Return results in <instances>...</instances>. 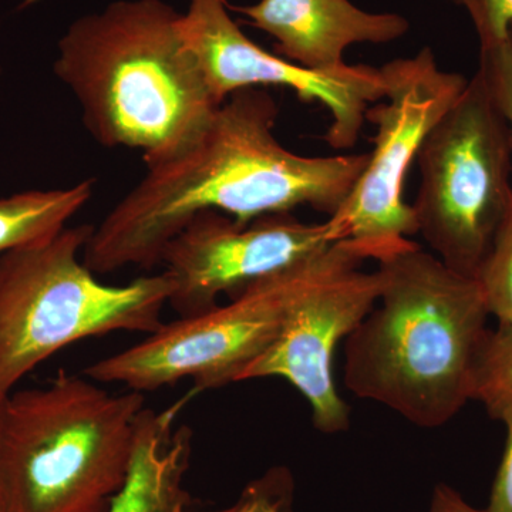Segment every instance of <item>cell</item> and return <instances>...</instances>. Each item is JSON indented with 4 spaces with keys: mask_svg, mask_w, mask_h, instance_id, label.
Segmentation results:
<instances>
[{
    "mask_svg": "<svg viewBox=\"0 0 512 512\" xmlns=\"http://www.w3.org/2000/svg\"><path fill=\"white\" fill-rule=\"evenodd\" d=\"M429 512H487L478 510L464 500L463 495L447 484H437L431 495Z\"/></svg>",
    "mask_w": 512,
    "mask_h": 512,
    "instance_id": "44dd1931",
    "label": "cell"
},
{
    "mask_svg": "<svg viewBox=\"0 0 512 512\" xmlns=\"http://www.w3.org/2000/svg\"><path fill=\"white\" fill-rule=\"evenodd\" d=\"M507 429V439L503 458L491 488L487 512H512V416L503 421Z\"/></svg>",
    "mask_w": 512,
    "mask_h": 512,
    "instance_id": "d6986e66",
    "label": "cell"
},
{
    "mask_svg": "<svg viewBox=\"0 0 512 512\" xmlns=\"http://www.w3.org/2000/svg\"><path fill=\"white\" fill-rule=\"evenodd\" d=\"M187 400L183 397L160 413L144 409L126 483L106 512H198L184 485L192 433L187 427L174 429Z\"/></svg>",
    "mask_w": 512,
    "mask_h": 512,
    "instance_id": "4fadbf2b",
    "label": "cell"
},
{
    "mask_svg": "<svg viewBox=\"0 0 512 512\" xmlns=\"http://www.w3.org/2000/svg\"><path fill=\"white\" fill-rule=\"evenodd\" d=\"M417 234L448 268L476 278L512 200V143L480 69L417 156Z\"/></svg>",
    "mask_w": 512,
    "mask_h": 512,
    "instance_id": "8992f818",
    "label": "cell"
},
{
    "mask_svg": "<svg viewBox=\"0 0 512 512\" xmlns=\"http://www.w3.org/2000/svg\"><path fill=\"white\" fill-rule=\"evenodd\" d=\"M476 279L490 316L512 322V200Z\"/></svg>",
    "mask_w": 512,
    "mask_h": 512,
    "instance_id": "2e32d148",
    "label": "cell"
},
{
    "mask_svg": "<svg viewBox=\"0 0 512 512\" xmlns=\"http://www.w3.org/2000/svg\"><path fill=\"white\" fill-rule=\"evenodd\" d=\"M471 400L501 423L512 416V322L488 329L474 366Z\"/></svg>",
    "mask_w": 512,
    "mask_h": 512,
    "instance_id": "9a60e30c",
    "label": "cell"
},
{
    "mask_svg": "<svg viewBox=\"0 0 512 512\" xmlns=\"http://www.w3.org/2000/svg\"><path fill=\"white\" fill-rule=\"evenodd\" d=\"M164 0H117L74 20L57 45L56 76L107 148L157 163L187 147L220 107Z\"/></svg>",
    "mask_w": 512,
    "mask_h": 512,
    "instance_id": "3957f363",
    "label": "cell"
},
{
    "mask_svg": "<svg viewBox=\"0 0 512 512\" xmlns=\"http://www.w3.org/2000/svg\"><path fill=\"white\" fill-rule=\"evenodd\" d=\"M228 6L274 37L281 57L312 70L339 69L350 46L386 45L410 28L402 15L366 12L350 0H261Z\"/></svg>",
    "mask_w": 512,
    "mask_h": 512,
    "instance_id": "7c38bea8",
    "label": "cell"
},
{
    "mask_svg": "<svg viewBox=\"0 0 512 512\" xmlns=\"http://www.w3.org/2000/svg\"><path fill=\"white\" fill-rule=\"evenodd\" d=\"M94 180L62 190L26 191L0 198V255L55 237L92 198Z\"/></svg>",
    "mask_w": 512,
    "mask_h": 512,
    "instance_id": "5bb4252c",
    "label": "cell"
},
{
    "mask_svg": "<svg viewBox=\"0 0 512 512\" xmlns=\"http://www.w3.org/2000/svg\"><path fill=\"white\" fill-rule=\"evenodd\" d=\"M180 29L220 103L242 89L285 87L303 103H320L329 111L325 140L335 150L356 146L367 110L386 96L380 67L346 63L312 70L266 52L231 18L227 0H190Z\"/></svg>",
    "mask_w": 512,
    "mask_h": 512,
    "instance_id": "9c48e42d",
    "label": "cell"
},
{
    "mask_svg": "<svg viewBox=\"0 0 512 512\" xmlns=\"http://www.w3.org/2000/svg\"><path fill=\"white\" fill-rule=\"evenodd\" d=\"M92 225L0 255V396L60 349L111 332H157L173 284L161 274L106 285L83 262Z\"/></svg>",
    "mask_w": 512,
    "mask_h": 512,
    "instance_id": "5b68a950",
    "label": "cell"
},
{
    "mask_svg": "<svg viewBox=\"0 0 512 512\" xmlns=\"http://www.w3.org/2000/svg\"><path fill=\"white\" fill-rule=\"evenodd\" d=\"M480 67L501 113L512 143V33L503 39L480 40Z\"/></svg>",
    "mask_w": 512,
    "mask_h": 512,
    "instance_id": "ac0fdd59",
    "label": "cell"
},
{
    "mask_svg": "<svg viewBox=\"0 0 512 512\" xmlns=\"http://www.w3.org/2000/svg\"><path fill=\"white\" fill-rule=\"evenodd\" d=\"M60 372L5 397L0 423L2 512H106L126 483L143 393L113 394Z\"/></svg>",
    "mask_w": 512,
    "mask_h": 512,
    "instance_id": "277c9868",
    "label": "cell"
},
{
    "mask_svg": "<svg viewBox=\"0 0 512 512\" xmlns=\"http://www.w3.org/2000/svg\"><path fill=\"white\" fill-rule=\"evenodd\" d=\"M365 261L349 239H340L332 261L293 305L278 338L237 380H288L311 406L313 424L323 434L343 433L350 426V407L336 389L333 357L379 299V275L363 272Z\"/></svg>",
    "mask_w": 512,
    "mask_h": 512,
    "instance_id": "8fae6325",
    "label": "cell"
},
{
    "mask_svg": "<svg viewBox=\"0 0 512 512\" xmlns=\"http://www.w3.org/2000/svg\"><path fill=\"white\" fill-rule=\"evenodd\" d=\"M483 39H503L512 33V0H481V15L476 23Z\"/></svg>",
    "mask_w": 512,
    "mask_h": 512,
    "instance_id": "ffe728a7",
    "label": "cell"
},
{
    "mask_svg": "<svg viewBox=\"0 0 512 512\" xmlns=\"http://www.w3.org/2000/svg\"><path fill=\"white\" fill-rule=\"evenodd\" d=\"M448 2L466 9L474 25H476L481 15V0H448Z\"/></svg>",
    "mask_w": 512,
    "mask_h": 512,
    "instance_id": "7402d4cb",
    "label": "cell"
},
{
    "mask_svg": "<svg viewBox=\"0 0 512 512\" xmlns=\"http://www.w3.org/2000/svg\"><path fill=\"white\" fill-rule=\"evenodd\" d=\"M336 242L251 286L228 305L164 323L143 342L93 363L84 373L94 382L123 384L140 393L188 377L195 392L237 383L239 373L278 338L293 305L332 261Z\"/></svg>",
    "mask_w": 512,
    "mask_h": 512,
    "instance_id": "52a82bcc",
    "label": "cell"
},
{
    "mask_svg": "<svg viewBox=\"0 0 512 512\" xmlns=\"http://www.w3.org/2000/svg\"><path fill=\"white\" fill-rule=\"evenodd\" d=\"M278 106L261 87L232 93L204 130L146 174L93 227L83 262L94 275L160 264L168 242L204 211L249 224L312 207L332 217L365 170L369 153L306 157L274 133Z\"/></svg>",
    "mask_w": 512,
    "mask_h": 512,
    "instance_id": "6da1fadb",
    "label": "cell"
},
{
    "mask_svg": "<svg viewBox=\"0 0 512 512\" xmlns=\"http://www.w3.org/2000/svg\"><path fill=\"white\" fill-rule=\"evenodd\" d=\"M0 512H2V511H0Z\"/></svg>",
    "mask_w": 512,
    "mask_h": 512,
    "instance_id": "cb8c5ba5",
    "label": "cell"
},
{
    "mask_svg": "<svg viewBox=\"0 0 512 512\" xmlns=\"http://www.w3.org/2000/svg\"><path fill=\"white\" fill-rule=\"evenodd\" d=\"M293 478L286 468H272L252 481L231 507L211 512H295Z\"/></svg>",
    "mask_w": 512,
    "mask_h": 512,
    "instance_id": "e0dca14e",
    "label": "cell"
},
{
    "mask_svg": "<svg viewBox=\"0 0 512 512\" xmlns=\"http://www.w3.org/2000/svg\"><path fill=\"white\" fill-rule=\"evenodd\" d=\"M386 96L370 107L375 147L346 201L329 217L340 238L366 259H380L413 244L417 222L404 200V183L431 128L463 93L468 79L440 69L430 47L380 67Z\"/></svg>",
    "mask_w": 512,
    "mask_h": 512,
    "instance_id": "ba28073f",
    "label": "cell"
},
{
    "mask_svg": "<svg viewBox=\"0 0 512 512\" xmlns=\"http://www.w3.org/2000/svg\"><path fill=\"white\" fill-rule=\"evenodd\" d=\"M377 264L379 299L346 338V389L416 426H444L471 400L483 292L416 242Z\"/></svg>",
    "mask_w": 512,
    "mask_h": 512,
    "instance_id": "7a4b0ae2",
    "label": "cell"
},
{
    "mask_svg": "<svg viewBox=\"0 0 512 512\" xmlns=\"http://www.w3.org/2000/svg\"><path fill=\"white\" fill-rule=\"evenodd\" d=\"M6 396H0V423H2V409H3V402H5ZM2 511V510H0Z\"/></svg>",
    "mask_w": 512,
    "mask_h": 512,
    "instance_id": "603a6c76",
    "label": "cell"
},
{
    "mask_svg": "<svg viewBox=\"0 0 512 512\" xmlns=\"http://www.w3.org/2000/svg\"><path fill=\"white\" fill-rule=\"evenodd\" d=\"M340 239L329 220L305 224L276 214L238 224L221 212L204 211L165 245L158 265L173 284L168 303L188 318L217 308L221 295L237 298Z\"/></svg>",
    "mask_w": 512,
    "mask_h": 512,
    "instance_id": "30bf717a",
    "label": "cell"
}]
</instances>
